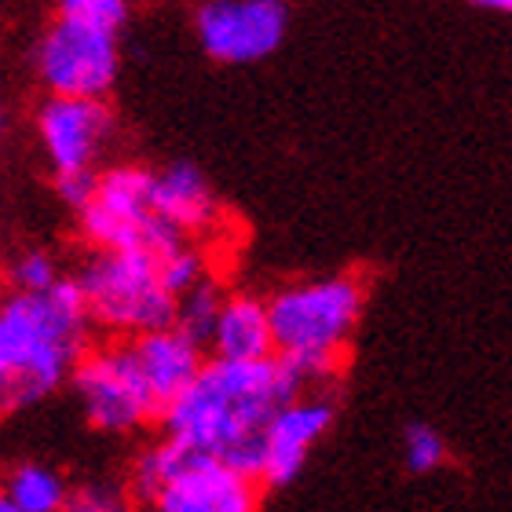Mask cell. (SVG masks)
Masks as SVG:
<instances>
[{"label": "cell", "mask_w": 512, "mask_h": 512, "mask_svg": "<svg viewBox=\"0 0 512 512\" xmlns=\"http://www.w3.org/2000/svg\"><path fill=\"white\" fill-rule=\"evenodd\" d=\"M304 384L282 359L264 363H205L187 388L165 406L169 439L220 461L260 483L264 432Z\"/></svg>", "instance_id": "cell-1"}, {"label": "cell", "mask_w": 512, "mask_h": 512, "mask_svg": "<svg viewBox=\"0 0 512 512\" xmlns=\"http://www.w3.org/2000/svg\"><path fill=\"white\" fill-rule=\"evenodd\" d=\"M37 132L55 172L92 169L114 132V114L103 99H48L37 114Z\"/></svg>", "instance_id": "cell-10"}, {"label": "cell", "mask_w": 512, "mask_h": 512, "mask_svg": "<svg viewBox=\"0 0 512 512\" xmlns=\"http://www.w3.org/2000/svg\"><path fill=\"white\" fill-rule=\"evenodd\" d=\"M63 512H132V502L118 487H81V491L66 494Z\"/></svg>", "instance_id": "cell-21"}, {"label": "cell", "mask_w": 512, "mask_h": 512, "mask_svg": "<svg viewBox=\"0 0 512 512\" xmlns=\"http://www.w3.org/2000/svg\"><path fill=\"white\" fill-rule=\"evenodd\" d=\"M0 512H15V509H11V505L4 502V498H0Z\"/></svg>", "instance_id": "cell-23"}, {"label": "cell", "mask_w": 512, "mask_h": 512, "mask_svg": "<svg viewBox=\"0 0 512 512\" xmlns=\"http://www.w3.org/2000/svg\"><path fill=\"white\" fill-rule=\"evenodd\" d=\"M158 275H161V286L169 289L172 297H183L187 289H194L205 278L202 253L180 242L176 249H169L165 256H158Z\"/></svg>", "instance_id": "cell-17"}, {"label": "cell", "mask_w": 512, "mask_h": 512, "mask_svg": "<svg viewBox=\"0 0 512 512\" xmlns=\"http://www.w3.org/2000/svg\"><path fill=\"white\" fill-rule=\"evenodd\" d=\"M0 498L15 512H63L66 483L63 476L48 465H19L4 480Z\"/></svg>", "instance_id": "cell-15"}, {"label": "cell", "mask_w": 512, "mask_h": 512, "mask_svg": "<svg viewBox=\"0 0 512 512\" xmlns=\"http://www.w3.org/2000/svg\"><path fill=\"white\" fill-rule=\"evenodd\" d=\"M150 176L154 172L136 165L99 176L92 202L81 209V227L99 253H150L158 260L183 242L150 209Z\"/></svg>", "instance_id": "cell-6"}, {"label": "cell", "mask_w": 512, "mask_h": 512, "mask_svg": "<svg viewBox=\"0 0 512 512\" xmlns=\"http://www.w3.org/2000/svg\"><path fill=\"white\" fill-rule=\"evenodd\" d=\"M403 450H406V465L414 472H432L447 461V443H443V436H439L432 425H421V421H414V425L406 428Z\"/></svg>", "instance_id": "cell-19"}, {"label": "cell", "mask_w": 512, "mask_h": 512, "mask_svg": "<svg viewBox=\"0 0 512 512\" xmlns=\"http://www.w3.org/2000/svg\"><path fill=\"white\" fill-rule=\"evenodd\" d=\"M220 304H224V293L216 289V282L202 278L194 289H187L183 297H176V311H172V330H180L183 337H191L198 348L209 344L216 326V315H220Z\"/></svg>", "instance_id": "cell-16"}, {"label": "cell", "mask_w": 512, "mask_h": 512, "mask_svg": "<svg viewBox=\"0 0 512 512\" xmlns=\"http://www.w3.org/2000/svg\"><path fill=\"white\" fill-rule=\"evenodd\" d=\"M96 169H74V172H55V191L63 198L66 205H74L77 213L92 202V194H96Z\"/></svg>", "instance_id": "cell-22"}, {"label": "cell", "mask_w": 512, "mask_h": 512, "mask_svg": "<svg viewBox=\"0 0 512 512\" xmlns=\"http://www.w3.org/2000/svg\"><path fill=\"white\" fill-rule=\"evenodd\" d=\"M198 41L216 63H256L286 41V4L278 0H213L198 8Z\"/></svg>", "instance_id": "cell-9"}, {"label": "cell", "mask_w": 512, "mask_h": 512, "mask_svg": "<svg viewBox=\"0 0 512 512\" xmlns=\"http://www.w3.org/2000/svg\"><path fill=\"white\" fill-rule=\"evenodd\" d=\"M52 99H103L118 77V37L59 15L37 48Z\"/></svg>", "instance_id": "cell-7"}, {"label": "cell", "mask_w": 512, "mask_h": 512, "mask_svg": "<svg viewBox=\"0 0 512 512\" xmlns=\"http://www.w3.org/2000/svg\"><path fill=\"white\" fill-rule=\"evenodd\" d=\"M209 344H213L220 363H264V359H275L271 326H267V304L249 297V293L224 297Z\"/></svg>", "instance_id": "cell-14"}, {"label": "cell", "mask_w": 512, "mask_h": 512, "mask_svg": "<svg viewBox=\"0 0 512 512\" xmlns=\"http://www.w3.org/2000/svg\"><path fill=\"white\" fill-rule=\"evenodd\" d=\"M74 388L85 403L88 421L103 432H128L158 414V403L128 348L81 355V363L74 366Z\"/></svg>", "instance_id": "cell-8"}, {"label": "cell", "mask_w": 512, "mask_h": 512, "mask_svg": "<svg viewBox=\"0 0 512 512\" xmlns=\"http://www.w3.org/2000/svg\"><path fill=\"white\" fill-rule=\"evenodd\" d=\"M333 421V406L326 399H293L275 414V421L264 432V469L260 483L286 487L308 461L311 447L322 439V432Z\"/></svg>", "instance_id": "cell-11"}, {"label": "cell", "mask_w": 512, "mask_h": 512, "mask_svg": "<svg viewBox=\"0 0 512 512\" xmlns=\"http://www.w3.org/2000/svg\"><path fill=\"white\" fill-rule=\"evenodd\" d=\"M11 275H15V282H19L22 293H30V297H37V293H48V289L59 282V271H55L52 256L44 253H26L15 260V267H11Z\"/></svg>", "instance_id": "cell-20"}, {"label": "cell", "mask_w": 512, "mask_h": 512, "mask_svg": "<svg viewBox=\"0 0 512 512\" xmlns=\"http://www.w3.org/2000/svg\"><path fill=\"white\" fill-rule=\"evenodd\" d=\"M88 341V311L77 278L48 293L0 304V414L26 410L74 374Z\"/></svg>", "instance_id": "cell-2"}, {"label": "cell", "mask_w": 512, "mask_h": 512, "mask_svg": "<svg viewBox=\"0 0 512 512\" xmlns=\"http://www.w3.org/2000/svg\"><path fill=\"white\" fill-rule=\"evenodd\" d=\"M128 352H132V359H136L139 374H143V381H147L158 410H165V406H169L205 366L202 348H198L191 337H183L180 330H172V326L169 330L136 337V341L128 344Z\"/></svg>", "instance_id": "cell-12"}, {"label": "cell", "mask_w": 512, "mask_h": 512, "mask_svg": "<svg viewBox=\"0 0 512 512\" xmlns=\"http://www.w3.org/2000/svg\"><path fill=\"white\" fill-rule=\"evenodd\" d=\"M88 319L121 333H158L172 326L176 297L161 286L158 260L150 253H96L81 278Z\"/></svg>", "instance_id": "cell-5"}, {"label": "cell", "mask_w": 512, "mask_h": 512, "mask_svg": "<svg viewBox=\"0 0 512 512\" xmlns=\"http://www.w3.org/2000/svg\"><path fill=\"white\" fill-rule=\"evenodd\" d=\"M59 15L118 37V30L128 19V8L121 4V0H66L63 8H59Z\"/></svg>", "instance_id": "cell-18"}, {"label": "cell", "mask_w": 512, "mask_h": 512, "mask_svg": "<svg viewBox=\"0 0 512 512\" xmlns=\"http://www.w3.org/2000/svg\"><path fill=\"white\" fill-rule=\"evenodd\" d=\"M136 494L158 512H256L260 483L165 439L136 465Z\"/></svg>", "instance_id": "cell-4"}, {"label": "cell", "mask_w": 512, "mask_h": 512, "mask_svg": "<svg viewBox=\"0 0 512 512\" xmlns=\"http://www.w3.org/2000/svg\"><path fill=\"white\" fill-rule=\"evenodd\" d=\"M363 315V282L352 275L315 278L282 289L267 304L278 359L300 384L326 381L341 366V348Z\"/></svg>", "instance_id": "cell-3"}, {"label": "cell", "mask_w": 512, "mask_h": 512, "mask_svg": "<svg viewBox=\"0 0 512 512\" xmlns=\"http://www.w3.org/2000/svg\"><path fill=\"white\" fill-rule=\"evenodd\" d=\"M150 209L180 238L194 235V231H209L216 224V213H220L209 180L187 161L150 176Z\"/></svg>", "instance_id": "cell-13"}]
</instances>
